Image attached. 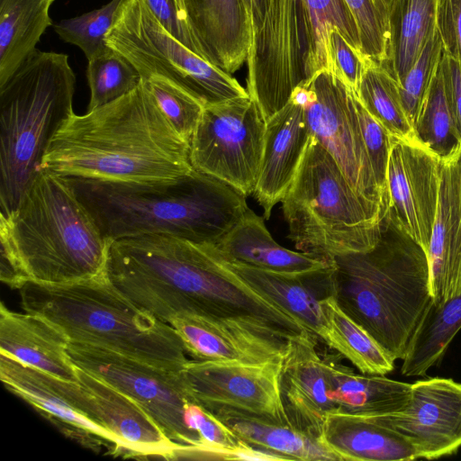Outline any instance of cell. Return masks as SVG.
<instances>
[{
  "label": "cell",
  "instance_id": "6da1fadb",
  "mask_svg": "<svg viewBox=\"0 0 461 461\" xmlns=\"http://www.w3.org/2000/svg\"><path fill=\"white\" fill-rule=\"evenodd\" d=\"M105 275L129 300L167 323L192 315L287 340L307 330L224 267L207 244L159 234L115 240Z\"/></svg>",
  "mask_w": 461,
  "mask_h": 461
},
{
  "label": "cell",
  "instance_id": "7a4b0ae2",
  "mask_svg": "<svg viewBox=\"0 0 461 461\" xmlns=\"http://www.w3.org/2000/svg\"><path fill=\"white\" fill-rule=\"evenodd\" d=\"M122 183L171 181L194 170L190 144L143 82L85 114H72L51 139L40 170Z\"/></svg>",
  "mask_w": 461,
  "mask_h": 461
},
{
  "label": "cell",
  "instance_id": "3957f363",
  "mask_svg": "<svg viewBox=\"0 0 461 461\" xmlns=\"http://www.w3.org/2000/svg\"><path fill=\"white\" fill-rule=\"evenodd\" d=\"M0 279L62 285L105 273L112 240L77 197L68 177L41 169L18 207L0 216Z\"/></svg>",
  "mask_w": 461,
  "mask_h": 461
},
{
  "label": "cell",
  "instance_id": "277c9868",
  "mask_svg": "<svg viewBox=\"0 0 461 461\" xmlns=\"http://www.w3.org/2000/svg\"><path fill=\"white\" fill-rule=\"evenodd\" d=\"M68 178L112 241L159 234L216 244L249 209L247 196L195 169L176 180L154 183Z\"/></svg>",
  "mask_w": 461,
  "mask_h": 461
},
{
  "label": "cell",
  "instance_id": "5b68a950",
  "mask_svg": "<svg viewBox=\"0 0 461 461\" xmlns=\"http://www.w3.org/2000/svg\"><path fill=\"white\" fill-rule=\"evenodd\" d=\"M333 260L339 305L394 360H402L432 303L425 250L387 207L373 249Z\"/></svg>",
  "mask_w": 461,
  "mask_h": 461
},
{
  "label": "cell",
  "instance_id": "8992f818",
  "mask_svg": "<svg viewBox=\"0 0 461 461\" xmlns=\"http://www.w3.org/2000/svg\"><path fill=\"white\" fill-rule=\"evenodd\" d=\"M18 290L24 312L45 319L69 341L177 372L189 361L175 329L129 300L105 273L70 284L26 282Z\"/></svg>",
  "mask_w": 461,
  "mask_h": 461
},
{
  "label": "cell",
  "instance_id": "52a82bcc",
  "mask_svg": "<svg viewBox=\"0 0 461 461\" xmlns=\"http://www.w3.org/2000/svg\"><path fill=\"white\" fill-rule=\"evenodd\" d=\"M68 56L36 51L0 86V214L19 205L48 146L75 113Z\"/></svg>",
  "mask_w": 461,
  "mask_h": 461
},
{
  "label": "cell",
  "instance_id": "ba28073f",
  "mask_svg": "<svg viewBox=\"0 0 461 461\" xmlns=\"http://www.w3.org/2000/svg\"><path fill=\"white\" fill-rule=\"evenodd\" d=\"M281 203L288 238L302 252L333 258L370 250L379 240L382 214L312 135Z\"/></svg>",
  "mask_w": 461,
  "mask_h": 461
},
{
  "label": "cell",
  "instance_id": "9c48e42d",
  "mask_svg": "<svg viewBox=\"0 0 461 461\" xmlns=\"http://www.w3.org/2000/svg\"><path fill=\"white\" fill-rule=\"evenodd\" d=\"M105 41L126 58L142 79H168L191 94L204 107L249 95L231 76L208 62L171 35L146 0H123Z\"/></svg>",
  "mask_w": 461,
  "mask_h": 461
},
{
  "label": "cell",
  "instance_id": "30bf717a",
  "mask_svg": "<svg viewBox=\"0 0 461 461\" xmlns=\"http://www.w3.org/2000/svg\"><path fill=\"white\" fill-rule=\"evenodd\" d=\"M252 40L247 92L265 121L283 108L306 76L305 0H250Z\"/></svg>",
  "mask_w": 461,
  "mask_h": 461
},
{
  "label": "cell",
  "instance_id": "8fae6325",
  "mask_svg": "<svg viewBox=\"0 0 461 461\" xmlns=\"http://www.w3.org/2000/svg\"><path fill=\"white\" fill-rule=\"evenodd\" d=\"M71 362L118 389L140 405L164 433L183 448L182 457L195 458L198 435L185 422V407L195 402L182 371L157 367L103 348L69 341Z\"/></svg>",
  "mask_w": 461,
  "mask_h": 461
},
{
  "label": "cell",
  "instance_id": "7c38bea8",
  "mask_svg": "<svg viewBox=\"0 0 461 461\" xmlns=\"http://www.w3.org/2000/svg\"><path fill=\"white\" fill-rule=\"evenodd\" d=\"M266 123L249 95L205 106L190 141L194 169L253 194Z\"/></svg>",
  "mask_w": 461,
  "mask_h": 461
},
{
  "label": "cell",
  "instance_id": "4fadbf2b",
  "mask_svg": "<svg viewBox=\"0 0 461 461\" xmlns=\"http://www.w3.org/2000/svg\"><path fill=\"white\" fill-rule=\"evenodd\" d=\"M303 105L310 133L334 158L360 197L384 216L387 204L365 147L356 94L330 69H321L292 93Z\"/></svg>",
  "mask_w": 461,
  "mask_h": 461
},
{
  "label": "cell",
  "instance_id": "5bb4252c",
  "mask_svg": "<svg viewBox=\"0 0 461 461\" xmlns=\"http://www.w3.org/2000/svg\"><path fill=\"white\" fill-rule=\"evenodd\" d=\"M282 361L189 360L182 374L194 401L208 410L229 407L290 423L280 396Z\"/></svg>",
  "mask_w": 461,
  "mask_h": 461
},
{
  "label": "cell",
  "instance_id": "9a60e30c",
  "mask_svg": "<svg viewBox=\"0 0 461 461\" xmlns=\"http://www.w3.org/2000/svg\"><path fill=\"white\" fill-rule=\"evenodd\" d=\"M414 447L417 459H437L461 448V384L433 377L411 384L405 406L379 417Z\"/></svg>",
  "mask_w": 461,
  "mask_h": 461
},
{
  "label": "cell",
  "instance_id": "2e32d148",
  "mask_svg": "<svg viewBox=\"0 0 461 461\" xmlns=\"http://www.w3.org/2000/svg\"><path fill=\"white\" fill-rule=\"evenodd\" d=\"M440 158L420 142L393 137L387 172L388 208L426 252L436 216Z\"/></svg>",
  "mask_w": 461,
  "mask_h": 461
},
{
  "label": "cell",
  "instance_id": "e0dca14e",
  "mask_svg": "<svg viewBox=\"0 0 461 461\" xmlns=\"http://www.w3.org/2000/svg\"><path fill=\"white\" fill-rule=\"evenodd\" d=\"M0 379L66 436L95 451L104 446L111 454H121L118 440L82 412L78 382L58 378L2 353Z\"/></svg>",
  "mask_w": 461,
  "mask_h": 461
},
{
  "label": "cell",
  "instance_id": "ac0fdd59",
  "mask_svg": "<svg viewBox=\"0 0 461 461\" xmlns=\"http://www.w3.org/2000/svg\"><path fill=\"white\" fill-rule=\"evenodd\" d=\"M317 338L303 330L288 340L279 389L289 422L319 440L328 414L336 411L337 406L330 396L326 361L317 350Z\"/></svg>",
  "mask_w": 461,
  "mask_h": 461
},
{
  "label": "cell",
  "instance_id": "d6986e66",
  "mask_svg": "<svg viewBox=\"0 0 461 461\" xmlns=\"http://www.w3.org/2000/svg\"><path fill=\"white\" fill-rule=\"evenodd\" d=\"M78 383L94 405L96 422L117 440L122 455L130 457H182L183 448L172 441L150 415L129 396L77 367Z\"/></svg>",
  "mask_w": 461,
  "mask_h": 461
},
{
  "label": "cell",
  "instance_id": "ffe728a7",
  "mask_svg": "<svg viewBox=\"0 0 461 461\" xmlns=\"http://www.w3.org/2000/svg\"><path fill=\"white\" fill-rule=\"evenodd\" d=\"M436 216L426 255L432 303L461 294V145L440 158Z\"/></svg>",
  "mask_w": 461,
  "mask_h": 461
},
{
  "label": "cell",
  "instance_id": "44dd1931",
  "mask_svg": "<svg viewBox=\"0 0 461 461\" xmlns=\"http://www.w3.org/2000/svg\"><path fill=\"white\" fill-rule=\"evenodd\" d=\"M311 133L303 104L292 94L266 123L263 153L254 196L268 219L282 201L303 158Z\"/></svg>",
  "mask_w": 461,
  "mask_h": 461
},
{
  "label": "cell",
  "instance_id": "7402d4cb",
  "mask_svg": "<svg viewBox=\"0 0 461 461\" xmlns=\"http://www.w3.org/2000/svg\"><path fill=\"white\" fill-rule=\"evenodd\" d=\"M168 324L196 361L265 363L282 358L289 340L192 315L176 316Z\"/></svg>",
  "mask_w": 461,
  "mask_h": 461
},
{
  "label": "cell",
  "instance_id": "603a6c76",
  "mask_svg": "<svg viewBox=\"0 0 461 461\" xmlns=\"http://www.w3.org/2000/svg\"><path fill=\"white\" fill-rule=\"evenodd\" d=\"M215 257L252 289L321 339L324 326L321 303L334 294V260L331 265L321 269L286 274L228 262Z\"/></svg>",
  "mask_w": 461,
  "mask_h": 461
},
{
  "label": "cell",
  "instance_id": "cb8c5ba5",
  "mask_svg": "<svg viewBox=\"0 0 461 461\" xmlns=\"http://www.w3.org/2000/svg\"><path fill=\"white\" fill-rule=\"evenodd\" d=\"M68 339L45 319L0 306V353L58 378L78 382Z\"/></svg>",
  "mask_w": 461,
  "mask_h": 461
},
{
  "label": "cell",
  "instance_id": "d4e9b609",
  "mask_svg": "<svg viewBox=\"0 0 461 461\" xmlns=\"http://www.w3.org/2000/svg\"><path fill=\"white\" fill-rule=\"evenodd\" d=\"M187 15L213 65L229 74L246 64L252 40L243 0H185Z\"/></svg>",
  "mask_w": 461,
  "mask_h": 461
},
{
  "label": "cell",
  "instance_id": "484cf974",
  "mask_svg": "<svg viewBox=\"0 0 461 461\" xmlns=\"http://www.w3.org/2000/svg\"><path fill=\"white\" fill-rule=\"evenodd\" d=\"M219 258L264 270L299 274L326 267L333 258L298 252L280 246L262 217L249 208L216 244H208Z\"/></svg>",
  "mask_w": 461,
  "mask_h": 461
},
{
  "label": "cell",
  "instance_id": "4316f807",
  "mask_svg": "<svg viewBox=\"0 0 461 461\" xmlns=\"http://www.w3.org/2000/svg\"><path fill=\"white\" fill-rule=\"evenodd\" d=\"M321 444L343 461H411L417 459L413 446L379 417L333 411L328 414Z\"/></svg>",
  "mask_w": 461,
  "mask_h": 461
},
{
  "label": "cell",
  "instance_id": "83f0119b",
  "mask_svg": "<svg viewBox=\"0 0 461 461\" xmlns=\"http://www.w3.org/2000/svg\"><path fill=\"white\" fill-rule=\"evenodd\" d=\"M323 357L337 412L380 417L397 412L407 403L411 384L382 375L357 374L341 362L339 353L324 355Z\"/></svg>",
  "mask_w": 461,
  "mask_h": 461
},
{
  "label": "cell",
  "instance_id": "f1b7e54d",
  "mask_svg": "<svg viewBox=\"0 0 461 461\" xmlns=\"http://www.w3.org/2000/svg\"><path fill=\"white\" fill-rule=\"evenodd\" d=\"M244 442L285 460H335L321 442L290 423L229 407L210 410Z\"/></svg>",
  "mask_w": 461,
  "mask_h": 461
},
{
  "label": "cell",
  "instance_id": "f546056e",
  "mask_svg": "<svg viewBox=\"0 0 461 461\" xmlns=\"http://www.w3.org/2000/svg\"><path fill=\"white\" fill-rule=\"evenodd\" d=\"M54 0H0V86L36 51Z\"/></svg>",
  "mask_w": 461,
  "mask_h": 461
},
{
  "label": "cell",
  "instance_id": "4dcf8cb0",
  "mask_svg": "<svg viewBox=\"0 0 461 461\" xmlns=\"http://www.w3.org/2000/svg\"><path fill=\"white\" fill-rule=\"evenodd\" d=\"M437 0H393L388 12L386 60L380 64L402 82L436 28Z\"/></svg>",
  "mask_w": 461,
  "mask_h": 461
},
{
  "label": "cell",
  "instance_id": "1f68e13d",
  "mask_svg": "<svg viewBox=\"0 0 461 461\" xmlns=\"http://www.w3.org/2000/svg\"><path fill=\"white\" fill-rule=\"evenodd\" d=\"M324 326L321 339L347 358L362 374L384 375L394 368V359L337 303L333 295L321 303Z\"/></svg>",
  "mask_w": 461,
  "mask_h": 461
},
{
  "label": "cell",
  "instance_id": "d6a6232c",
  "mask_svg": "<svg viewBox=\"0 0 461 461\" xmlns=\"http://www.w3.org/2000/svg\"><path fill=\"white\" fill-rule=\"evenodd\" d=\"M461 329V294L426 311L402 359L404 376H424L442 360L450 342Z\"/></svg>",
  "mask_w": 461,
  "mask_h": 461
},
{
  "label": "cell",
  "instance_id": "836d02e7",
  "mask_svg": "<svg viewBox=\"0 0 461 461\" xmlns=\"http://www.w3.org/2000/svg\"><path fill=\"white\" fill-rule=\"evenodd\" d=\"M305 5L309 27L307 78L321 69L331 70L330 34L334 28L352 48L362 52L357 21L345 0H305Z\"/></svg>",
  "mask_w": 461,
  "mask_h": 461
},
{
  "label": "cell",
  "instance_id": "e575fe53",
  "mask_svg": "<svg viewBox=\"0 0 461 461\" xmlns=\"http://www.w3.org/2000/svg\"><path fill=\"white\" fill-rule=\"evenodd\" d=\"M357 96L367 110L395 139L419 142L404 110L399 84L380 64L368 59Z\"/></svg>",
  "mask_w": 461,
  "mask_h": 461
},
{
  "label": "cell",
  "instance_id": "d590c367",
  "mask_svg": "<svg viewBox=\"0 0 461 461\" xmlns=\"http://www.w3.org/2000/svg\"><path fill=\"white\" fill-rule=\"evenodd\" d=\"M414 131L418 141L439 158L447 157L461 145L439 65L420 107Z\"/></svg>",
  "mask_w": 461,
  "mask_h": 461
},
{
  "label": "cell",
  "instance_id": "8d00e7d4",
  "mask_svg": "<svg viewBox=\"0 0 461 461\" xmlns=\"http://www.w3.org/2000/svg\"><path fill=\"white\" fill-rule=\"evenodd\" d=\"M87 62L86 77L90 89L87 111L123 96L142 81L136 68L112 48Z\"/></svg>",
  "mask_w": 461,
  "mask_h": 461
},
{
  "label": "cell",
  "instance_id": "74e56055",
  "mask_svg": "<svg viewBox=\"0 0 461 461\" xmlns=\"http://www.w3.org/2000/svg\"><path fill=\"white\" fill-rule=\"evenodd\" d=\"M122 1L111 0L98 9L61 20L54 31L63 41L78 47L89 60L109 50L105 38Z\"/></svg>",
  "mask_w": 461,
  "mask_h": 461
},
{
  "label": "cell",
  "instance_id": "f35d334b",
  "mask_svg": "<svg viewBox=\"0 0 461 461\" xmlns=\"http://www.w3.org/2000/svg\"><path fill=\"white\" fill-rule=\"evenodd\" d=\"M185 422L200 438L195 458L235 460V449L242 440L210 410L190 402L185 407Z\"/></svg>",
  "mask_w": 461,
  "mask_h": 461
},
{
  "label": "cell",
  "instance_id": "ab89813d",
  "mask_svg": "<svg viewBox=\"0 0 461 461\" xmlns=\"http://www.w3.org/2000/svg\"><path fill=\"white\" fill-rule=\"evenodd\" d=\"M142 82L176 131L189 144L204 106L191 94L158 76Z\"/></svg>",
  "mask_w": 461,
  "mask_h": 461
},
{
  "label": "cell",
  "instance_id": "60d3db41",
  "mask_svg": "<svg viewBox=\"0 0 461 461\" xmlns=\"http://www.w3.org/2000/svg\"><path fill=\"white\" fill-rule=\"evenodd\" d=\"M442 53L441 40L435 28L417 60L399 84L401 99L413 128L421 103L438 68Z\"/></svg>",
  "mask_w": 461,
  "mask_h": 461
},
{
  "label": "cell",
  "instance_id": "b9f144b4",
  "mask_svg": "<svg viewBox=\"0 0 461 461\" xmlns=\"http://www.w3.org/2000/svg\"><path fill=\"white\" fill-rule=\"evenodd\" d=\"M358 27L362 52L378 64L386 60L389 41L388 16L375 0H345Z\"/></svg>",
  "mask_w": 461,
  "mask_h": 461
},
{
  "label": "cell",
  "instance_id": "7bdbcfd3",
  "mask_svg": "<svg viewBox=\"0 0 461 461\" xmlns=\"http://www.w3.org/2000/svg\"><path fill=\"white\" fill-rule=\"evenodd\" d=\"M356 107L365 147L384 202H387L386 172L393 136L363 106L356 95Z\"/></svg>",
  "mask_w": 461,
  "mask_h": 461
},
{
  "label": "cell",
  "instance_id": "ee69618b",
  "mask_svg": "<svg viewBox=\"0 0 461 461\" xmlns=\"http://www.w3.org/2000/svg\"><path fill=\"white\" fill-rule=\"evenodd\" d=\"M165 29L189 50L212 63V59L194 31L185 0H146Z\"/></svg>",
  "mask_w": 461,
  "mask_h": 461
},
{
  "label": "cell",
  "instance_id": "f6af8a7d",
  "mask_svg": "<svg viewBox=\"0 0 461 461\" xmlns=\"http://www.w3.org/2000/svg\"><path fill=\"white\" fill-rule=\"evenodd\" d=\"M330 53L331 71L339 76L357 95L364 68L369 58L352 48L335 28L330 34Z\"/></svg>",
  "mask_w": 461,
  "mask_h": 461
},
{
  "label": "cell",
  "instance_id": "bcb514c9",
  "mask_svg": "<svg viewBox=\"0 0 461 461\" xmlns=\"http://www.w3.org/2000/svg\"><path fill=\"white\" fill-rule=\"evenodd\" d=\"M436 28L443 53L461 62V0H437Z\"/></svg>",
  "mask_w": 461,
  "mask_h": 461
},
{
  "label": "cell",
  "instance_id": "7dc6e473",
  "mask_svg": "<svg viewBox=\"0 0 461 461\" xmlns=\"http://www.w3.org/2000/svg\"><path fill=\"white\" fill-rule=\"evenodd\" d=\"M439 68L454 126L461 143V62L442 53Z\"/></svg>",
  "mask_w": 461,
  "mask_h": 461
},
{
  "label": "cell",
  "instance_id": "c3c4849f",
  "mask_svg": "<svg viewBox=\"0 0 461 461\" xmlns=\"http://www.w3.org/2000/svg\"><path fill=\"white\" fill-rule=\"evenodd\" d=\"M393 0H375L377 6L388 16V12Z\"/></svg>",
  "mask_w": 461,
  "mask_h": 461
},
{
  "label": "cell",
  "instance_id": "681fc988",
  "mask_svg": "<svg viewBox=\"0 0 461 461\" xmlns=\"http://www.w3.org/2000/svg\"><path fill=\"white\" fill-rule=\"evenodd\" d=\"M246 7L248 8V10L249 11L250 13V0H243ZM251 16V15H250Z\"/></svg>",
  "mask_w": 461,
  "mask_h": 461
}]
</instances>
